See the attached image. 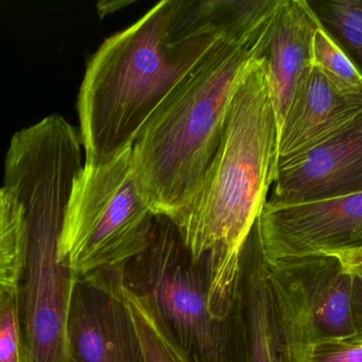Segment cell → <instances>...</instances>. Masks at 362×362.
<instances>
[{
  "mask_svg": "<svg viewBox=\"0 0 362 362\" xmlns=\"http://www.w3.org/2000/svg\"><path fill=\"white\" fill-rule=\"evenodd\" d=\"M280 0H245L161 102L133 147L138 191L155 216L177 225L216 154L232 99L263 57Z\"/></svg>",
  "mask_w": 362,
  "mask_h": 362,
  "instance_id": "1",
  "label": "cell"
},
{
  "mask_svg": "<svg viewBox=\"0 0 362 362\" xmlns=\"http://www.w3.org/2000/svg\"><path fill=\"white\" fill-rule=\"evenodd\" d=\"M278 148L276 108L259 57L232 99L216 154L176 225L194 261H208L216 316L238 304L245 246L276 181Z\"/></svg>",
  "mask_w": 362,
  "mask_h": 362,
  "instance_id": "2",
  "label": "cell"
},
{
  "mask_svg": "<svg viewBox=\"0 0 362 362\" xmlns=\"http://www.w3.org/2000/svg\"><path fill=\"white\" fill-rule=\"evenodd\" d=\"M178 4L159 2L87 62L76 102L84 165L107 163L134 147L161 102L235 18L173 25Z\"/></svg>",
  "mask_w": 362,
  "mask_h": 362,
  "instance_id": "3",
  "label": "cell"
},
{
  "mask_svg": "<svg viewBox=\"0 0 362 362\" xmlns=\"http://www.w3.org/2000/svg\"><path fill=\"white\" fill-rule=\"evenodd\" d=\"M122 272L125 287L152 302L189 362H249L240 297L227 316L212 312L208 261H194L169 218L155 216L148 246Z\"/></svg>",
  "mask_w": 362,
  "mask_h": 362,
  "instance_id": "4",
  "label": "cell"
},
{
  "mask_svg": "<svg viewBox=\"0 0 362 362\" xmlns=\"http://www.w3.org/2000/svg\"><path fill=\"white\" fill-rule=\"evenodd\" d=\"M155 215L138 191L133 147L74 183L57 256L78 278L123 267L148 246Z\"/></svg>",
  "mask_w": 362,
  "mask_h": 362,
  "instance_id": "5",
  "label": "cell"
},
{
  "mask_svg": "<svg viewBox=\"0 0 362 362\" xmlns=\"http://www.w3.org/2000/svg\"><path fill=\"white\" fill-rule=\"evenodd\" d=\"M266 267L279 316L301 362L315 344L354 335L353 273L338 255L266 261Z\"/></svg>",
  "mask_w": 362,
  "mask_h": 362,
  "instance_id": "6",
  "label": "cell"
},
{
  "mask_svg": "<svg viewBox=\"0 0 362 362\" xmlns=\"http://www.w3.org/2000/svg\"><path fill=\"white\" fill-rule=\"evenodd\" d=\"M64 219H28L27 250L19 283L23 362H71L68 339L78 276L59 261Z\"/></svg>",
  "mask_w": 362,
  "mask_h": 362,
  "instance_id": "7",
  "label": "cell"
},
{
  "mask_svg": "<svg viewBox=\"0 0 362 362\" xmlns=\"http://www.w3.org/2000/svg\"><path fill=\"white\" fill-rule=\"evenodd\" d=\"M266 261L362 249V191L302 203L266 201L257 219Z\"/></svg>",
  "mask_w": 362,
  "mask_h": 362,
  "instance_id": "8",
  "label": "cell"
},
{
  "mask_svg": "<svg viewBox=\"0 0 362 362\" xmlns=\"http://www.w3.org/2000/svg\"><path fill=\"white\" fill-rule=\"evenodd\" d=\"M68 339L71 362H146L123 295L122 267L78 278Z\"/></svg>",
  "mask_w": 362,
  "mask_h": 362,
  "instance_id": "9",
  "label": "cell"
},
{
  "mask_svg": "<svg viewBox=\"0 0 362 362\" xmlns=\"http://www.w3.org/2000/svg\"><path fill=\"white\" fill-rule=\"evenodd\" d=\"M362 191V118L323 146L279 162L269 201L293 204Z\"/></svg>",
  "mask_w": 362,
  "mask_h": 362,
  "instance_id": "10",
  "label": "cell"
},
{
  "mask_svg": "<svg viewBox=\"0 0 362 362\" xmlns=\"http://www.w3.org/2000/svg\"><path fill=\"white\" fill-rule=\"evenodd\" d=\"M362 118V95L336 86L312 66L300 83L279 133L278 163L331 142Z\"/></svg>",
  "mask_w": 362,
  "mask_h": 362,
  "instance_id": "11",
  "label": "cell"
},
{
  "mask_svg": "<svg viewBox=\"0 0 362 362\" xmlns=\"http://www.w3.org/2000/svg\"><path fill=\"white\" fill-rule=\"evenodd\" d=\"M319 27L308 0H280L262 57L276 108L279 133L300 83L312 68L313 40Z\"/></svg>",
  "mask_w": 362,
  "mask_h": 362,
  "instance_id": "12",
  "label": "cell"
},
{
  "mask_svg": "<svg viewBox=\"0 0 362 362\" xmlns=\"http://www.w3.org/2000/svg\"><path fill=\"white\" fill-rule=\"evenodd\" d=\"M240 300L248 332L249 362H301L276 310L257 223L243 254Z\"/></svg>",
  "mask_w": 362,
  "mask_h": 362,
  "instance_id": "13",
  "label": "cell"
},
{
  "mask_svg": "<svg viewBox=\"0 0 362 362\" xmlns=\"http://www.w3.org/2000/svg\"><path fill=\"white\" fill-rule=\"evenodd\" d=\"M308 2L321 29L348 55L362 76V0Z\"/></svg>",
  "mask_w": 362,
  "mask_h": 362,
  "instance_id": "14",
  "label": "cell"
},
{
  "mask_svg": "<svg viewBox=\"0 0 362 362\" xmlns=\"http://www.w3.org/2000/svg\"><path fill=\"white\" fill-rule=\"evenodd\" d=\"M27 250V222L21 204L0 188V287H18Z\"/></svg>",
  "mask_w": 362,
  "mask_h": 362,
  "instance_id": "15",
  "label": "cell"
},
{
  "mask_svg": "<svg viewBox=\"0 0 362 362\" xmlns=\"http://www.w3.org/2000/svg\"><path fill=\"white\" fill-rule=\"evenodd\" d=\"M123 295L135 323L146 362H189L170 335L152 302L127 288Z\"/></svg>",
  "mask_w": 362,
  "mask_h": 362,
  "instance_id": "16",
  "label": "cell"
},
{
  "mask_svg": "<svg viewBox=\"0 0 362 362\" xmlns=\"http://www.w3.org/2000/svg\"><path fill=\"white\" fill-rule=\"evenodd\" d=\"M312 64L342 91L362 95L361 72L320 27L315 32L313 40Z\"/></svg>",
  "mask_w": 362,
  "mask_h": 362,
  "instance_id": "17",
  "label": "cell"
},
{
  "mask_svg": "<svg viewBox=\"0 0 362 362\" xmlns=\"http://www.w3.org/2000/svg\"><path fill=\"white\" fill-rule=\"evenodd\" d=\"M0 362H23L18 287H0Z\"/></svg>",
  "mask_w": 362,
  "mask_h": 362,
  "instance_id": "18",
  "label": "cell"
},
{
  "mask_svg": "<svg viewBox=\"0 0 362 362\" xmlns=\"http://www.w3.org/2000/svg\"><path fill=\"white\" fill-rule=\"evenodd\" d=\"M302 362H362V336L353 335L315 344Z\"/></svg>",
  "mask_w": 362,
  "mask_h": 362,
  "instance_id": "19",
  "label": "cell"
},
{
  "mask_svg": "<svg viewBox=\"0 0 362 362\" xmlns=\"http://www.w3.org/2000/svg\"><path fill=\"white\" fill-rule=\"evenodd\" d=\"M352 321L354 335L362 336V276L353 273Z\"/></svg>",
  "mask_w": 362,
  "mask_h": 362,
  "instance_id": "20",
  "label": "cell"
},
{
  "mask_svg": "<svg viewBox=\"0 0 362 362\" xmlns=\"http://www.w3.org/2000/svg\"><path fill=\"white\" fill-rule=\"evenodd\" d=\"M337 255L352 273L362 276V249Z\"/></svg>",
  "mask_w": 362,
  "mask_h": 362,
  "instance_id": "21",
  "label": "cell"
},
{
  "mask_svg": "<svg viewBox=\"0 0 362 362\" xmlns=\"http://www.w3.org/2000/svg\"><path fill=\"white\" fill-rule=\"evenodd\" d=\"M131 4L132 1H127V0H122V1H120V0H115V1H101L98 4V12H99L100 16L104 17Z\"/></svg>",
  "mask_w": 362,
  "mask_h": 362,
  "instance_id": "22",
  "label": "cell"
}]
</instances>
